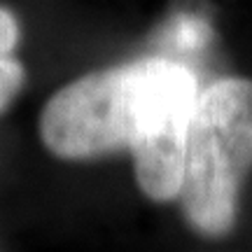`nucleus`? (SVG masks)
Returning <instances> with one entry per match:
<instances>
[{
  "label": "nucleus",
  "mask_w": 252,
  "mask_h": 252,
  "mask_svg": "<svg viewBox=\"0 0 252 252\" xmlns=\"http://www.w3.org/2000/svg\"><path fill=\"white\" fill-rule=\"evenodd\" d=\"M143 61L84 75L56 91L40 115V138L61 159L128 150L133 89Z\"/></svg>",
  "instance_id": "7ed1b4c3"
},
{
  "label": "nucleus",
  "mask_w": 252,
  "mask_h": 252,
  "mask_svg": "<svg viewBox=\"0 0 252 252\" xmlns=\"http://www.w3.org/2000/svg\"><path fill=\"white\" fill-rule=\"evenodd\" d=\"M196 96V75L185 63L163 56L143 59L133 89L128 152L135 182L152 201L166 203L180 194Z\"/></svg>",
  "instance_id": "f03ea898"
},
{
  "label": "nucleus",
  "mask_w": 252,
  "mask_h": 252,
  "mask_svg": "<svg viewBox=\"0 0 252 252\" xmlns=\"http://www.w3.org/2000/svg\"><path fill=\"white\" fill-rule=\"evenodd\" d=\"M252 168V80L222 77L198 91L189 122L180 206L208 238L226 236L238 213V191Z\"/></svg>",
  "instance_id": "f257e3e1"
},
{
  "label": "nucleus",
  "mask_w": 252,
  "mask_h": 252,
  "mask_svg": "<svg viewBox=\"0 0 252 252\" xmlns=\"http://www.w3.org/2000/svg\"><path fill=\"white\" fill-rule=\"evenodd\" d=\"M19 40V24L14 14L0 7V110L7 108L24 84V65L12 56Z\"/></svg>",
  "instance_id": "20e7f679"
}]
</instances>
